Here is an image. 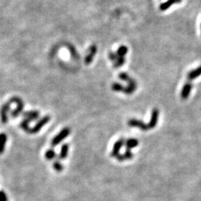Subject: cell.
Listing matches in <instances>:
<instances>
[{"instance_id": "cell-27", "label": "cell", "mask_w": 201, "mask_h": 201, "mask_svg": "<svg viewBox=\"0 0 201 201\" xmlns=\"http://www.w3.org/2000/svg\"><path fill=\"white\" fill-rule=\"evenodd\" d=\"M200 28H201V24H200Z\"/></svg>"}, {"instance_id": "cell-23", "label": "cell", "mask_w": 201, "mask_h": 201, "mask_svg": "<svg viewBox=\"0 0 201 201\" xmlns=\"http://www.w3.org/2000/svg\"><path fill=\"white\" fill-rule=\"evenodd\" d=\"M118 78H120L122 80H124V81L128 82L131 79L130 77L129 76V75L126 72H122L118 75Z\"/></svg>"}, {"instance_id": "cell-15", "label": "cell", "mask_w": 201, "mask_h": 201, "mask_svg": "<svg viewBox=\"0 0 201 201\" xmlns=\"http://www.w3.org/2000/svg\"><path fill=\"white\" fill-rule=\"evenodd\" d=\"M7 139H8V137H7V135L5 133H0V154H2L5 151Z\"/></svg>"}, {"instance_id": "cell-22", "label": "cell", "mask_w": 201, "mask_h": 201, "mask_svg": "<svg viewBox=\"0 0 201 201\" xmlns=\"http://www.w3.org/2000/svg\"><path fill=\"white\" fill-rule=\"evenodd\" d=\"M52 166L57 172H61V171H63V166L59 161H55V162H54Z\"/></svg>"}, {"instance_id": "cell-11", "label": "cell", "mask_w": 201, "mask_h": 201, "mask_svg": "<svg viewBox=\"0 0 201 201\" xmlns=\"http://www.w3.org/2000/svg\"><path fill=\"white\" fill-rule=\"evenodd\" d=\"M23 116L25 117V118L28 119L29 122H32V121L36 120L39 118L40 113L37 110L28 111V112H25L23 113Z\"/></svg>"}, {"instance_id": "cell-21", "label": "cell", "mask_w": 201, "mask_h": 201, "mask_svg": "<svg viewBox=\"0 0 201 201\" xmlns=\"http://www.w3.org/2000/svg\"><path fill=\"white\" fill-rule=\"evenodd\" d=\"M123 85H122L119 83H113L112 84V89L115 92H123L124 90Z\"/></svg>"}, {"instance_id": "cell-7", "label": "cell", "mask_w": 201, "mask_h": 201, "mask_svg": "<svg viewBox=\"0 0 201 201\" xmlns=\"http://www.w3.org/2000/svg\"><path fill=\"white\" fill-rule=\"evenodd\" d=\"M125 140L124 139H120L119 140H118L116 143L113 145L112 152H111V156L113 157H117L118 155L120 154V150L122 149V146L125 145Z\"/></svg>"}, {"instance_id": "cell-6", "label": "cell", "mask_w": 201, "mask_h": 201, "mask_svg": "<svg viewBox=\"0 0 201 201\" xmlns=\"http://www.w3.org/2000/svg\"><path fill=\"white\" fill-rule=\"evenodd\" d=\"M159 115H160L159 109L157 108L153 109L152 111V113H151V120H150L149 123L148 124V127L149 130L154 128V127L156 126L159 119Z\"/></svg>"}, {"instance_id": "cell-5", "label": "cell", "mask_w": 201, "mask_h": 201, "mask_svg": "<svg viewBox=\"0 0 201 201\" xmlns=\"http://www.w3.org/2000/svg\"><path fill=\"white\" fill-rule=\"evenodd\" d=\"M128 125L130 127H139L140 130L143 131L148 130V125H146L145 123H144L142 121L136 119V118H132V119H130L127 122Z\"/></svg>"}, {"instance_id": "cell-19", "label": "cell", "mask_w": 201, "mask_h": 201, "mask_svg": "<svg viewBox=\"0 0 201 201\" xmlns=\"http://www.w3.org/2000/svg\"><path fill=\"white\" fill-rule=\"evenodd\" d=\"M126 59L125 57H118V59L113 63V66L115 68H118V67L122 66L125 63Z\"/></svg>"}, {"instance_id": "cell-1", "label": "cell", "mask_w": 201, "mask_h": 201, "mask_svg": "<svg viewBox=\"0 0 201 201\" xmlns=\"http://www.w3.org/2000/svg\"><path fill=\"white\" fill-rule=\"evenodd\" d=\"M10 102L11 103L14 102V103L16 104V107L11 113V115L13 118H16V117L22 113V111L23 110V108H24V103H23V100L19 98V97H14V98H11V99L10 100Z\"/></svg>"}, {"instance_id": "cell-25", "label": "cell", "mask_w": 201, "mask_h": 201, "mask_svg": "<svg viewBox=\"0 0 201 201\" xmlns=\"http://www.w3.org/2000/svg\"><path fill=\"white\" fill-rule=\"evenodd\" d=\"M0 201H8V197L4 191H0Z\"/></svg>"}, {"instance_id": "cell-3", "label": "cell", "mask_w": 201, "mask_h": 201, "mask_svg": "<svg viewBox=\"0 0 201 201\" xmlns=\"http://www.w3.org/2000/svg\"><path fill=\"white\" fill-rule=\"evenodd\" d=\"M50 119H51V117L50 116H49V115L48 116H45L43 118H42L41 119H40L39 122H38L37 123H36V125H34L32 129H31V133H36L39 132L40 130L43 128L46 124L49 123Z\"/></svg>"}, {"instance_id": "cell-20", "label": "cell", "mask_w": 201, "mask_h": 201, "mask_svg": "<svg viewBox=\"0 0 201 201\" xmlns=\"http://www.w3.org/2000/svg\"><path fill=\"white\" fill-rule=\"evenodd\" d=\"M56 153L54 151V150L53 149H49L47 150L46 152L45 153V157L47 160H52L55 158Z\"/></svg>"}, {"instance_id": "cell-2", "label": "cell", "mask_w": 201, "mask_h": 201, "mask_svg": "<svg viewBox=\"0 0 201 201\" xmlns=\"http://www.w3.org/2000/svg\"><path fill=\"white\" fill-rule=\"evenodd\" d=\"M70 132L71 130L69 127H65V128H63L58 135H56V136L53 138V139L52 140V146H56L58 145V144H60L62 141L66 138V137L70 134Z\"/></svg>"}, {"instance_id": "cell-4", "label": "cell", "mask_w": 201, "mask_h": 201, "mask_svg": "<svg viewBox=\"0 0 201 201\" xmlns=\"http://www.w3.org/2000/svg\"><path fill=\"white\" fill-rule=\"evenodd\" d=\"M11 102H7L2 106L1 109H0V118L2 124H7L8 122V113L10 109Z\"/></svg>"}, {"instance_id": "cell-18", "label": "cell", "mask_w": 201, "mask_h": 201, "mask_svg": "<svg viewBox=\"0 0 201 201\" xmlns=\"http://www.w3.org/2000/svg\"><path fill=\"white\" fill-rule=\"evenodd\" d=\"M20 126L23 128V130H24L25 132L31 133V127H29V121L26 118H24L20 123Z\"/></svg>"}, {"instance_id": "cell-9", "label": "cell", "mask_w": 201, "mask_h": 201, "mask_svg": "<svg viewBox=\"0 0 201 201\" xmlns=\"http://www.w3.org/2000/svg\"><path fill=\"white\" fill-rule=\"evenodd\" d=\"M127 83H128V84H127V87H124L123 92L125 93L126 95H131L136 91L137 88V83L136 80L133 79V78H131Z\"/></svg>"}, {"instance_id": "cell-13", "label": "cell", "mask_w": 201, "mask_h": 201, "mask_svg": "<svg viewBox=\"0 0 201 201\" xmlns=\"http://www.w3.org/2000/svg\"><path fill=\"white\" fill-rule=\"evenodd\" d=\"M125 145L126 147V150H131L134 148H136V146H138L139 145V141L138 139L134 138H131V139H128L125 141Z\"/></svg>"}, {"instance_id": "cell-26", "label": "cell", "mask_w": 201, "mask_h": 201, "mask_svg": "<svg viewBox=\"0 0 201 201\" xmlns=\"http://www.w3.org/2000/svg\"><path fill=\"white\" fill-rule=\"evenodd\" d=\"M177 2V3H180L182 2V0H175Z\"/></svg>"}, {"instance_id": "cell-10", "label": "cell", "mask_w": 201, "mask_h": 201, "mask_svg": "<svg viewBox=\"0 0 201 201\" xmlns=\"http://www.w3.org/2000/svg\"><path fill=\"white\" fill-rule=\"evenodd\" d=\"M193 88V84L191 82H187L185 83L182 87V91H181V98L183 100L187 99L189 98L190 93H191V89Z\"/></svg>"}, {"instance_id": "cell-24", "label": "cell", "mask_w": 201, "mask_h": 201, "mask_svg": "<svg viewBox=\"0 0 201 201\" xmlns=\"http://www.w3.org/2000/svg\"><path fill=\"white\" fill-rule=\"evenodd\" d=\"M118 55H117L116 54V53H114V52H110L109 53V60H112L113 62H115L116 61V60L118 59Z\"/></svg>"}, {"instance_id": "cell-16", "label": "cell", "mask_w": 201, "mask_h": 201, "mask_svg": "<svg viewBox=\"0 0 201 201\" xmlns=\"http://www.w3.org/2000/svg\"><path fill=\"white\" fill-rule=\"evenodd\" d=\"M69 152V145L67 143L63 144L60 149V153L59 154V158L60 160H65L68 156Z\"/></svg>"}, {"instance_id": "cell-8", "label": "cell", "mask_w": 201, "mask_h": 201, "mask_svg": "<svg viewBox=\"0 0 201 201\" xmlns=\"http://www.w3.org/2000/svg\"><path fill=\"white\" fill-rule=\"evenodd\" d=\"M97 53V46L96 45H92L89 49V52L85 57L84 62L87 65H89L92 62L94 56L96 55Z\"/></svg>"}, {"instance_id": "cell-12", "label": "cell", "mask_w": 201, "mask_h": 201, "mask_svg": "<svg viewBox=\"0 0 201 201\" xmlns=\"http://www.w3.org/2000/svg\"><path fill=\"white\" fill-rule=\"evenodd\" d=\"M201 75V66H200L197 67V69H194V70L191 71L189 72L187 75V78L189 80H193L196 79L197 78L200 77Z\"/></svg>"}, {"instance_id": "cell-14", "label": "cell", "mask_w": 201, "mask_h": 201, "mask_svg": "<svg viewBox=\"0 0 201 201\" xmlns=\"http://www.w3.org/2000/svg\"><path fill=\"white\" fill-rule=\"evenodd\" d=\"M133 153L131 152V150H126V151L123 154H119L118 156L116 157L117 160L120 161V162H122V161L125 160H131L133 158Z\"/></svg>"}, {"instance_id": "cell-17", "label": "cell", "mask_w": 201, "mask_h": 201, "mask_svg": "<svg viewBox=\"0 0 201 201\" xmlns=\"http://www.w3.org/2000/svg\"><path fill=\"white\" fill-rule=\"evenodd\" d=\"M128 52V48L125 45H121V46L117 49L116 54L118 57H125Z\"/></svg>"}]
</instances>
